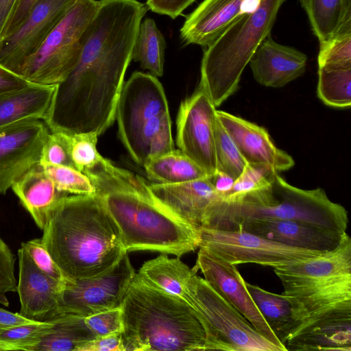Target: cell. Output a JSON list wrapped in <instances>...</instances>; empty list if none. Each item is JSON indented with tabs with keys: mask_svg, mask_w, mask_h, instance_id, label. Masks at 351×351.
I'll use <instances>...</instances> for the list:
<instances>
[{
	"mask_svg": "<svg viewBox=\"0 0 351 351\" xmlns=\"http://www.w3.org/2000/svg\"><path fill=\"white\" fill-rule=\"evenodd\" d=\"M21 246L41 271L58 281H64L60 269L46 249L41 238L22 243Z\"/></svg>",
	"mask_w": 351,
	"mask_h": 351,
	"instance_id": "cell-40",
	"label": "cell"
},
{
	"mask_svg": "<svg viewBox=\"0 0 351 351\" xmlns=\"http://www.w3.org/2000/svg\"><path fill=\"white\" fill-rule=\"evenodd\" d=\"M99 1L77 0L23 66L21 75L32 84L57 85L75 68L82 38Z\"/></svg>",
	"mask_w": 351,
	"mask_h": 351,
	"instance_id": "cell-9",
	"label": "cell"
},
{
	"mask_svg": "<svg viewBox=\"0 0 351 351\" xmlns=\"http://www.w3.org/2000/svg\"><path fill=\"white\" fill-rule=\"evenodd\" d=\"M217 171L237 179L247 165L234 142L217 117L215 125Z\"/></svg>",
	"mask_w": 351,
	"mask_h": 351,
	"instance_id": "cell-33",
	"label": "cell"
},
{
	"mask_svg": "<svg viewBox=\"0 0 351 351\" xmlns=\"http://www.w3.org/2000/svg\"><path fill=\"white\" fill-rule=\"evenodd\" d=\"M307 56L302 51L275 42L271 34L259 44L249 64L260 84L280 88L302 76Z\"/></svg>",
	"mask_w": 351,
	"mask_h": 351,
	"instance_id": "cell-21",
	"label": "cell"
},
{
	"mask_svg": "<svg viewBox=\"0 0 351 351\" xmlns=\"http://www.w3.org/2000/svg\"><path fill=\"white\" fill-rule=\"evenodd\" d=\"M216 115L247 163L263 165L279 172L293 167L295 161L278 148L263 127L222 110Z\"/></svg>",
	"mask_w": 351,
	"mask_h": 351,
	"instance_id": "cell-18",
	"label": "cell"
},
{
	"mask_svg": "<svg viewBox=\"0 0 351 351\" xmlns=\"http://www.w3.org/2000/svg\"><path fill=\"white\" fill-rule=\"evenodd\" d=\"M80 351H124L121 332L96 337L86 343Z\"/></svg>",
	"mask_w": 351,
	"mask_h": 351,
	"instance_id": "cell-43",
	"label": "cell"
},
{
	"mask_svg": "<svg viewBox=\"0 0 351 351\" xmlns=\"http://www.w3.org/2000/svg\"><path fill=\"white\" fill-rule=\"evenodd\" d=\"M341 16L336 32L351 29V0H341Z\"/></svg>",
	"mask_w": 351,
	"mask_h": 351,
	"instance_id": "cell-49",
	"label": "cell"
},
{
	"mask_svg": "<svg viewBox=\"0 0 351 351\" xmlns=\"http://www.w3.org/2000/svg\"><path fill=\"white\" fill-rule=\"evenodd\" d=\"M116 119L119 138L138 165L175 149L167 100L156 76L132 74L121 89Z\"/></svg>",
	"mask_w": 351,
	"mask_h": 351,
	"instance_id": "cell-5",
	"label": "cell"
},
{
	"mask_svg": "<svg viewBox=\"0 0 351 351\" xmlns=\"http://www.w3.org/2000/svg\"><path fill=\"white\" fill-rule=\"evenodd\" d=\"M154 197L180 219L200 229L208 208L217 197L208 176L178 183L148 184Z\"/></svg>",
	"mask_w": 351,
	"mask_h": 351,
	"instance_id": "cell-20",
	"label": "cell"
},
{
	"mask_svg": "<svg viewBox=\"0 0 351 351\" xmlns=\"http://www.w3.org/2000/svg\"><path fill=\"white\" fill-rule=\"evenodd\" d=\"M199 248L193 269L195 272L199 269L205 280L237 309L260 334L282 351H287L258 309L237 265L230 264L204 248Z\"/></svg>",
	"mask_w": 351,
	"mask_h": 351,
	"instance_id": "cell-14",
	"label": "cell"
},
{
	"mask_svg": "<svg viewBox=\"0 0 351 351\" xmlns=\"http://www.w3.org/2000/svg\"><path fill=\"white\" fill-rule=\"evenodd\" d=\"M287 350L351 351V306L306 319L285 343Z\"/></svg>",
	"mask_w": 351,
	"mask_h": 351,
	"instance_id": "cell-17",
	"label": "cell"
},
{
	"mask_svg": "<svg viewBox=\"0 0 351 351\" xmlns=\"http://www.w3.org/2000/svg\"><path fill=\"white\" fill-rule=\"evenodd\" d=\"M56 85L31 86L0 96V130L29 120L46 119Z\"/></svg>",
	"mask_w": 351,
	"mask_h": 351,
	"instance_id": "cell-24",
	"label": "cell"
},
{
	"mask_svg": "<svg viewBox=\"0 0 351 351\" xmlns=\"http://www.w3.org/2000/svg\"><path fill=\"white\" fill-rule=\"evenodd\" d=\"M11 188L41 230L45 228L60 202L69 195L56 188L40 163L22 176Z\"/></svg>",
	"mask_w": 351,
	"mask_h": 351,
	"instance_id": "cell-23",
	"label": "cell"
},
{
	"mask_svg": "<svg viewBox=\"0 0 351 351\" xmlns=\"http://www.w3.org/2000/svg\"><path fill=\"white\" fill-rule=\"evenodd\" d=\"M275 172L277 171L266 165L247 163L231 189L218 197L221 199L231 198L264 186L271 182Z\"/></svg>",
	"mask_w": 351,
	"mask_h": 351,
	"instance_id": "cell-37",
	"label": "cell"
},
{
	"mask_svg": "<svg viewBox=\"0 0 351 351\" xmlns=\"http://www.w3.org/2000/svg\"><path fill=\"white\" fill-rule=\"evenodd\" d=\"M32 84H34L0 65V96L20 90Z\"/></svg>",
	"mask_w": 351,
	"mask_h": 351,
	"instance_id": "cell-44",
	"label": "cell"
},
{
	"mask_svg": "<svg viewBox=\"0 0 351 351\" xmlns=\"http://www.w3.org/2000/svg\"><path fill=\"white\" fill-rule=\"evenodd\" d=\"M69 134L75 168L87 176L105 160L97 149L98 135L95 132Z\"/></svg>",
	"mask_w": 351,
	"mask_h": 351,
	"instance_id": "cell-35",
	"label": "cell"
},
{
	"mask_svg": "<svg viewBox=\"0 0 351 351\" xmlns=\"http://www.w3.org/2000/svg\"><path fill=\"white\" fill-rule=\"evenodd\" d=\"M76 1L38 0L23 24L0 42V65L21 75L25 64Z\"/></svg>",
	"mask_w": 351,
	"mask_h": 351,
	"instance_id": "cell-13",
	"label": "cell"
},
{
	"mask_svg": "<svg viewBox=\"0 0 351 351\" xmlns=\"http://www.w3.org/2000/svg\"><path fill=\"white\" fill-rule=\"evenodd\" d=\"M143 167L149 178L162 184H178L208 176L179 149L149 160Z\"/></svg>",
	"mask_w": 351,
	"mask_h": 351,
	"instance_id": "cell-28",
	"label": "cell"
},
{
	"mask_svg": "<svg viewBox=\"0 0 351 351\" xmlns=\"http://www.w3.org/2000/svg\"><path fill=\"white\" fill-rule=\"evenodd\" d=\"M271 184L274 203L267 206H230L217 198L208 208L201 228L230 230L239 221L248 218L291 220L339 234L346 232V209L332 202L321 188L305 190L289 184L275 172Z\"/></svg>",
	"mask_w": 351,
	"mask_h": 351,
	"instance_id": "cell-7",
	"label": "cell"
},
{
	"mask_svg": "<svg viewBox=\"0 0 351 351\" xmlns=\"http://www.w3.org/2000/svg\"><path fill=\"white\" fill-rule=\"evenodd\" d=\"M319 43L318 67L351 69V30L337 32Z\"/></svg>",
	"mask_w": 351,
	"mask_h": 351,
	"instance_id": "cell-34",
	"label": "cell"
},
{
	"mask_svg": "<svg viewBox=\"0 0 351 351\" xmlns=\"http://www.w3.org/2000/svg\"><path fill=\"white\" fill-rule=\"evenodd\" d=\"M84 322L95 337L121 332L123 329L121 307L87 316Z\"/></svg>",
	"mask_w": 351,
	"mask_h": 351,
	"instance_id": "cell-41",
	"label": "cell"
},
{
	"mask_svg": "<svg viewBox=\"0 0 351 351\" xmlns=\"http://www.w3.org/2000/svg\"><path fill=\"white\" fill-rule=\"evenodd\" d=\"M53 324L54 321L51 319L0 329V351H33Z\"/></svg>",
	"mask_w": 351,
	"mask_h": 351,
	"instance_id": "cell-32",
	"label": "cell"
},
{
	"mask_svg": "<svg viewBox=\"0 0 351 351\" xmlns=\"http://www.w3.org/2000/svg\"><path fill=\"white\" fill-rule=\"evenodd\" d=\"M121 309L124 351L206 350V333L193 308L136 274Z\"/></svg>",
	"mask_w": 351,
	"mask_h": 351,
	"instance_id": "cell-3",
	"label": "cell"
},
{
	"mask_svg": "<svg viewBox=\"0 0 351 351\" xmlns=\"http://www.w3.org/2000/svg\"><path fill=\"white\" fill-rule=\"evenodd\" d=\"M216 107L200 88L180 104L176 119L179 149L208 176L217 172Z\"/></svg>",
	"mask_w": 351,
	"mask_h": 351,
	"instance_id": "cell-12",
	"label": "cell"
},
{
	"mask_svg": "<svg viewBox=\"0 0 351 351\" xmlns=\"http://www.w3.org/2000/svg\"><path fill=\"white\" fill-rule=\"evenodd\" d=\"M300 3H301L302 8H304L305 4H306V0H300Z\"/></svg>",
	"mask_w": 351,
	"mask_h": 351,
	"instance_id": "cell-50",
	"label": "cell"
},
{
	"mask_svg": "<svg viewBox=\"0 0 351 351\" xmlns=\"http://www.w3.org/2000/svg\"><path fill=\"white\" fill-rule=\"evenodd\" d=\"M285 1L262 0L254 12L241 14L204 51L198 88L215 107L237 90L245 66L271 34Z\"/></svg>",
	"mask_w": 351,
	"mask_h": 351,
	"instance_id": "cell-4",
	"label": "cell"
},
{
	"mask_svg": "<svg viewBox=\"0 0 351 351\" xmlns=\"http://www.w3.org/2000/svg\"><path fill=\"white\" fill-rule=\"evenodd\" d=\"M184 289L185 301L204 329L206 350L282 351L196 273L189 277Z\"/></svg>",
	"mask_w": 351,
	"mask_h": 351,
	"instance_id": "cell-8",
	"label": "cell"
},
{
	"mask_svg": "<svg viewBox=\"0 0 351 351\" xmlns=\"http://www.w3.org/2000/svg\"><path fill=\"white\" fill-rule=\"evenodd\" d=\"M166 43L154 19L146 18L141 21L133 49L132 60L139 62L143 69L160 77L163 66Z\"/></svg>",
	"mask_w": 351,
	"mask_h": 351,
	"instance_id": "cell-29",
	"label": "cell"
},
{
	"mask_svg": "<svg viewBox=\"0 0 351 351\" xmlns=\"http://www.w3.org/2000/svg\"><path fill=\"white\" fill-rule=\"evenodd\" d=\"M241 229L290 247L319 252L335 249L343 234L291 220L248 218L231 230Z\"/></svg>",
	"mask_w": 351,
	"mask_h": 351,
	"instance_id": "cell-19",
	"label": "cell"
},
{
	"mask_svg": "<svg viewBox=\"0 0 351 351\" xmlns=\"http://www.w3.org/2000/svg\"><path fill=\"white\" fill-rule=\"evenodd\" d=\"M195 0H147L146 5L152 12L176 19Z\"/></svg>",
	"mask_w": 351,
	"mask_h": 351,
	"instance_id": "cell-42",
	"label": "cell"
},
{
	"mask_svg": "<svg viewBox=\"0 0 351 351\" xmlns=\"http://www.w3.org/2000/svg\"><path fill=\"white\" fill-rule=\"evenodd\" d=\"M21 0H0V42Z\"/></svg>",
	"mask_w": 351,
	"mask_h": 351,
	"instance_id": "cell-46",
	"label": "cell"
},
{
	"mask_svg": "<svg viewBox=\"0 0 351 351\" xmlns=\"http://www.w3.org/2000/svg\"><path fill=\"white\" fill-rule=\"evenodd\" d=\"M304 9L319 43L335 34L341 21V0H306Z\"/></svg>",
	"mask_w": 351,
	"mask_h": 351,
	"instance_id": "cell-31",
	"label": "cell"
},
{
	"mask_svg": "<svg viewBox=\"0 0 351 351\" xmlns=\"http://www.w3.org/2000/svg\"><path fill=\"white\" fill-rule=\"evenodd\" d=\"M49 132L42 120L22 121L0 130V194L40 162Z\"/></svg>",
	"mask_w": 351,
	"mask_h": 351,
	"instance_id": "cell-15",
	"label": "cell"
},
{
	"mask_svg": "<svg viewBox=\"0 0 351 351\" xmlns=\"http://www.w3.org/2000/svg\"><path fill=\"white\" fill-rule=\"evenodd\" d=\"M317 96L327 106L347 108L351 106V69L319 67Z\"/></svg>",
	"mask_w": 351,
	"mask_h": 351,
	"instance_id": "cell-30",
	"label": "cell"
},
{
	"mask_svg": "<svg viewBox=\"0 0 351 351\" xmlns=\"http://www.w3.org/2000/svg\"><path fill=\"white\" fill-rule=\"evenodd\" d=\"M273 269L302 324L322 312L351 306V239L347 232L332 250Z\"/></svg>",
	"mask_w": 351,
	"mask_h": 351,
	"instance_id": "cell-6",
	"label": "cell"
},
{
	"mask_svg": "<svg viewBox=\"0 0 351 351\" xmlns=\"http://www.w3.org/2000/svg\"><path fill=\"white\" fill-rule=\"evenodd\" d=\"M35 322L36 321L23 317L19 313H12L0 308V329L8 328Z\"/></svg>",
	"mask_w": 351,
	"mask_h": 351,
	"instance_id": "cell-47",
	"label": "cell"
},
{
	"mask_svg": "<svg viewBox=\"0 0 351 351\" xmlns=\"http://www.w3.org/2000/svg\"><path fill=\"white\" fill-rule=\"evenodd\" d=\"M135 274L126 253L113 267L102 274L83 279H65L58 317L73 314L86 317L120 308Z\"/></svg>",
	"mask_w": 351,
	"mask_h": 351,
	"instance_id": "cell-11",
	"label": "cell"
},
{
	"mask_svg": "<svg viewBox=\"0 0 351 351\" xmlns=\"http://www.w3.org/2000/svg\"><path fill=\"white\" fill-rule=\"evenodd\" d=\"M40 163L75 168L71 156L69 133L58 130H49L42 147Z\"/></svg>",
	"mask_w": 351,
	"mask_h": 351,
	"instance_id": "cell-38",
	"label": "cell"
},
{
	"mask_svg": "<svg viewBox=\"0 0 351 351\" xmlns=\"http://www.w3.org/2000/svg\"><path fill=\"white\" fill-rule=\"evenodd\" d=\"M194 273L179 258H170L165 254L145 262L136 274L147 284L185 301L184 287Z\"/></svg>",
	"mask_w": 351,
	"mask_h": 351,
	"instance_id": "cell-26",
	"label": "cell"
},
{
	"mask_svg": "<svg viewBox=\"0 0 351 351\" xmlns=\"http://www.w3.org/2000/svg\"><path fill=\"white\" fill-rule=\"evenodd\" d=\"M40 164L59 191L73 195L95 194V186L89 178L77 169L63 165Z\"/></svg>",
	"mask_w": 351,
	"mask_h": 351,
	"instance_id": "cell-36",
	"label": "cell"
},
{
	"mask_svg": "<svg viewBox=\"0 0 351 351\" xmlns=\"http://www.w3.org/2000/svg\"><path fill=\"white\" fill-rule=\"evenodd\" d=\"M53 319V326L33 351H80L86 343L96 338L84 317L64 314Z\"/></svg>",
	"mask_w": 351,
	"mask_h": 351,
	"instance_id": "cell-27",
	"label": "cell"
},
{
	"mask_svg": "<svg viewBox=\"0 0 351 351\" xmlns=\"http://www.w3.org/2000/svg\"><path fill=\"white\" fill-rule=\"evenodd\" d=\"M245 285L266 322L285 346L302 323L293 300L282 293L270 292L245 280Z\"/></svg>",
	"mask_w": 351,
	"mask_h": 351,
	"instance_id": "cell-25",
	"label": "cell"
},
{
	"mask_svg": "<svg viewBox=\"0 0 351 351\" xmlns=\"http://www.w3.org/2000/svg\"><path fill=\"white\" fill-rule=\"evenodd\" d=\"M243 0H204L180 29L186 44L207 47L241 15Z\"/></svg>",
	"mask_w": 351,
	"mask_h": 351,
	"instance_id": "cell-22",
	"label": "cell"
},
{
	"mask_svg": "<svg viewBox=\"0 0 351 351\" xmlns=\"http://www.w3.org/2000/svg\"><path fill=\"white\" fill-rule=\"evenodd\" d=\"M43 231L42 241L65 279L102 274L128 253L97 194L64 197Z\"/></svg>",
	"mask_w": 351,
	"mask_h": 351,
	"instance_id": "cell-2",
	"label": "cell"
},
{
	"mask_svg": "<svg viewBox=\"0 0 351 351\" xmlns=\"http://www.w3.org/2000/svg\"><path fill=\"white\" fill-rule=\"evenodd\" d=\"M14 263L12 252L0 236V303L5 306L9 305L6 293L17 289Z\"/></svg>",
	"mask_w": 351,
	"mask_h": 351,
	"instance_id": "cell-39",
	"label": "cell"
},
{
	"mask_svg": "<svg viewBox=\"0 0 351 351\" xmlns=\"http://www.w3.org/2000/svg\"><path fill=\"white\" fill-rule=\"evenodd\" d=\"M208 179L218 195H222L227 193L231 189L234 182L230 176L219 171H217L213 175L208 176Z\"/></svg>",
	"mask_w": 351,
	"mask_h": 351,
	"instance_id": "cell-48",
	"label": "cell"
},
{
	"mask_svg": "<svg viewBox=\"0 0 351 351\" xmlns=\"http://www.w3.org/2000/svg\"><path fill=\"white\" fill-rule=\"evenodd\" d=\"M19 293L23 317L36 322H46L58 317V307L64 282L41 271L21 246L18 250Z\"/></svg>",
	"mask_w": 351,
	"mask_h": 351,
	"instance_id": "cell-16",
	"label": "cell"
},
{
	"mask_svg": "<svg viewBox=\"0 0 351 351\" xmlns=\"http://www.w3.org/2000/svg\"><path fill=\"white\" fill-rule=\"evenodd\" d=\"M200 238L199 247L234 265L254 263L274 268L324 253L290 247L241 229L201 228Z\"/></svg>",
	"mask_w": 351,
	"mask_h": 351,
	"instance_id": "cell-10",
	"label": "cell"
},
{
	"mask_svg": "<svg viewBox=\"0 0 351 351\" xmlns=\"http://www.w3.org/2000/svg\"><path fill=\"white\" fill-rule=\"evenodd\" d=\"M38 1V0L20 1L19 5L6 27L2 40L11 35L23 24Z\"/></svg>",
	"mask_w": 351,
	"mask_h": 351,
	"instance_id": "cell-45",
	"label": "cell"
},
{
	"mask_svg": "<svg viewBox=\"0 0 351 351\" xmlns=\"http://www.w3.org/2000/svg\"><path fill=\"white\" fill-rule=\"evenodd\" d=\"M88 177L117 226L127 252L151 250L180 258L199 247L200 229L159 203L138 175L106 159Z\"/></svg>",
	"mask_w": 351,
	"mask_h": 351,
	"instance_id": "cell-1",
	"label": "cell"
}]
</instances>
